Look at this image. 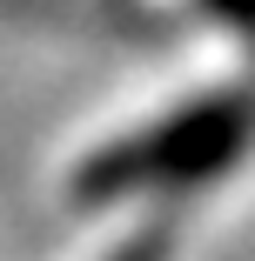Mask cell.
<instances>
[{"label": "cell", "instance_id": "cell-1", "mask_svg": "<svg viewBox=\"0 0 255 261\" xmlns=\"http://www.w3.org/2000/svg\"><path fill=\"white\" fill-rule=\"evenodd\" d=\"M255 134V100L248 94H215L195 108L155 121L148 134H128L114 147H101L81 168V201H114V194H141V188H188L201 174L228 168Z\"/></svg>", "mask_w": 255, "mask_h": 261}, {"label": "cell", "instance_id": "cell-2", "mask_svg": "<svg viewBox=\"0 0 255 261\" xmlns=\"http://www.w3.org/2000/svg\"><path fill=\"white\" fill-rule=\"evenodd\" d=\"M114 261H161V234H134V241H128Z\"/></svg>", "mask_w": 255, "mask_h": 261}]
</instances>
